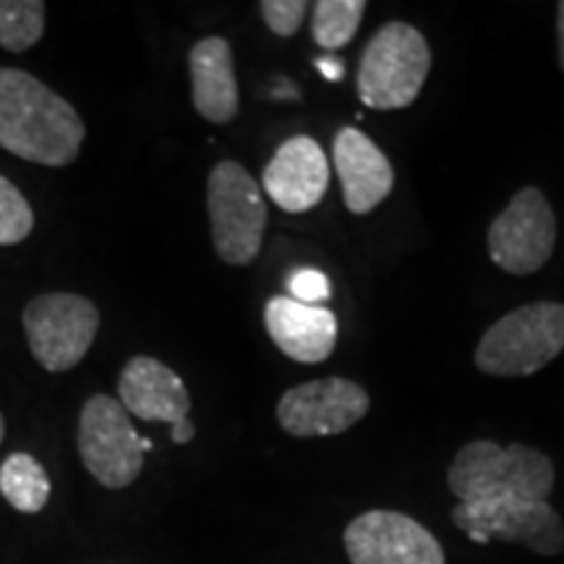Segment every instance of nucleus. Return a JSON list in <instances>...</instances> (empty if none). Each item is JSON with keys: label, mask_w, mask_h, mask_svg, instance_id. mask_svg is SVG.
Here are the masks:
<instances>
[{"label": "nucleus", "mask_w": 564, "mask_h": 564, "mask_svg": "<svg viewBox=\"0 0 564 564\" xmlns=\"http://www.w3.org/2000/svg\"><path fill=\"white\" fill-rule=\"evenodd\" d=\"M0 494L13 510L37 514L51 502V478L30 453H13L0 465Z\"/></svg>", "instance_id": "17"}, {"label": "nucleus", "mask_w": 564, "mask_h": 564, "mask_svg": "<svg viewBox=\"0 0 564 564\" xmlns=\"http://www.w3.org/2000/svg\"><path fill=\"white\" fill-rule=\"evenodd\" d=\"M316 68H319V74L327 76L329 82H340L345 76V63L340 58H335V55H327V58L316 61Z\"/></svg>", "instance_id": "23"}, {"label": "nucleus", "mask_w": 564, "mask_h": 564, "mask_svg": "<svg viewBox=\"0 0 564 564\" xmlns=\"http://www.w3.org/2000/svg\"><path fill=\"white\" fill-rule=\"evenodd\" d=\"M118 394L126 413L141 421L178 423L188 419L192 394L171 366L152 356H133L118 379Z\"/></svg>", "instance_id": "14"}, {"label": "nucleus", "mask_w": 564, "mask_h": 564, "mask_svg": "<svg viewBox=\"0 0 564 564\" xmlns=\"http://www.w3.org/2000/svg\"><path fill=\"white\" fill-rule=\"evenodd\" d=\"M564 350V306L535 301L494 322L476 345L478 371L491 377H531Z\"/></svg>", "instance_id": "3"}, {"label": "nucleus", "mask_w": 564, "mask_h": 564, "mask_svg": "<svg viewBox=\"0 0 564 564\" xmlns=\"http://www.w3.org/2000/svg\"><path fill=\"white\" fill-rule=\"evenodd\" d=\"M87 137L74 105L21 68H0V147L26 162L66 167Z\"/></svg>", "instance_id": "1"}, {"label": "nucleus", "mask_w": 564, "mask_h": 564, "mask_svg": "<svg viewBox=\"0 0 564 564\" xmlns=\"http://www.w3.org/2000/svg\"><path fill=\"white\" fill-rule=\"evenodd\" d=\"M262 188L282 212L314 209L329 188V162L312 137L282 141L262 173Z\"/></svg>", "instance_id": "12"}, {"label": "nucleus", "mask_w": 564, "mask_h": 564, "mask_svg": "<svg viewBox=\"0 0 564 564\" xmlns=\"http://www.w3.org/2000/svg\"><path fill=\"white\" fill-rule=\"evenodd\" d=\"M288 291H291V299L299 303H306V306H319V303L329 301V280L327 274L319 270H299L291 274V282H288Z\"/></svg>", "instance_id": "22"}, {"label": "nucleus", "mask_w": 564, "mask_h": 564, "mask_svg": "<svg viewBox=\"0 0 564 564\" xmlns=\"http://www.w3.org/2000/svg\"><path fill=\"white\" fill-rule=\"evenodd\" d=\"M79 455L84 468L105 489H126L144 468L152 442L139 436L131 415L110 394H91L79 415Z\"/></svg>", "instance_id": "6"}, {"label": "nucleus", "mask_w": 564, "mask_h": 564, "mask_svg": "<svg viewBox=\"0 0 564 564\" xmlns=\"http://www.w3.org/2000/svg\"><path fill=\"white\" fill-rule=\"evenodd\" d=\"M335 171L343 199L352 215H369L394 188V171L387 154L358 129H340L333 144Z\"/></svg>", "instance_id": "13"}, {"label": "nucleus", "mask_w": 564, "mask_h": 564, "mask_svg": "<svg viewBox=\"0 0 564 564\" xmlns=\"http://www.w3.org/2000/svg\"><path fill=\"white\" fill-rule=\"evenodd\" d=\"M453 523L474 544H489L497 539L505 544L528 546L541 556H556L564 549V523L549 502L520 497L474 499L455 507Z\"/></svg>", "instance_id": "8"}, {"label": "nucleus", "mask_w": 564, "mask_h": 564, "mask_svg": "<svg viewBox=\"0 0 564 564\" xmlns=\"http://www.w3.org/2000/svg\"><path fill=\"white\" fill-rule=\"evenodd\" d=\"M554 463L525 444H502L491 440L468 442L457 449L447 470L449 489L460 502L489 497H520L549 502L554 489Z\"/></svg>", "instance_id": "2"}, {"label": "nucleus", "mask_w": 564, "mask_h": 564, "mask_svg": "<svg viewBox=\"0 0 564 564\" xmlns=\"http://www.w3.org/2000/svg\"><path fill=\"white\" fill-rule=\"evenodd\" d=\"M343 544L352 564H444L440 541L411 514L392 510L358 514Z\"/></svg>", "instance_id": "11"}, {"label": "nucleus", "mask_w": 564, "mask_h": 564, "mask_svg": "<svg viewBox=\"0 0 564 564\" xmlns=\"http://www.w3.org/2000/svg\"><path fill=\"white\" fill-rule=\"evenodd\" d=\"M556 40H560V68L564 74V0L556 3Z\"/></svg>", "instance_id": "25"}, {"label": "nucleus", "mask_w": 564, "mask_h": 564, "mask_svg": "<svg viewBox=\"0 0 564 564\" xmlns=\"http://www.w3.org/2000/svg\"><path fill=\"white\" fill-rule=\"evenodd\" d=\"M264 24L270 26V32L278 37H293L301 30L303 19L312 11V6L306 0H262L259 3Z\"/></svg>", "instance_id": "21"}, {"label": "nucleus", "mask_w": 564, "mask_h": 564, "mask_svg": "<svg viewBox=\"0 0 564 564\" xmlns=\"http://www.w3.org/2000/svg\"><path fill=\"white\" fill-rule=\"evenodd\" d=\"M194 434H196V429H194V423L188 421V419H183V421H178V423H173V432H171V436H173V442L175 444H188L194 440Z\"/></svg>", "instance_id": "24"}, {"label": "nucleus", "mask_w": 564, "mask_h": 564, "mask_svg": "<svg viewBox=\"0 0 564 564\" xmlns=\"http://www.w3.org/2000/svg\"><path fill=\"white\" fill-rule=\"evenodd\" d=\"M207 212L217 257L230 267L257 262L267 230V202L243 165L223 160L207 178Z\"/></svg>", "instance_id": "5"}, {"label": "nucleus", "mask_w": 564, "mask_h": 564, "mask_svg": "<svg viewBox=\"0 0 564 564\" xmlns=\"http://www.w3.org/2000/svg\"><path fill=\"white\" fill-rule=\"evenodd\" d=\"M192 102L204 121L225 126L238 116V82L232 47L225 37H204L188 53Z\"/></svg>", "instance_id": "16"}, {"label": "nucleus", "mask_w": 564, "mask_h": 564, "mask_svg": "<svg viewBox=\"0 0 564 564\" xmlns=\"http://www.w3.org/2000/svg\"><path fill=\"white\" fill-rule=\"evenodd\" d=\"M3 436H6V421L3 415H0V442H3Z\"/></svg>", "instance_id": "26"}, {"label": "nucleus", "mask_w": 564, "mask_h": 564, "mask_svg": "<svg viewBox=\"0 0 564 564\" xmlns=\"http://www.w3.org/2000/svg\"><path fill=\"white\" fill-rule=\"evenodd\" d=\"M364 0H319L312 6V37L322 51H340L361 26Z\"/></svg>", "instance_id": "18"}, {"label": "nucleus", "mask_w": 564, "mask_h": 564, "mask_svg": "<svg viewBox=\"0 0 564 564\" xmlns=\"http://www.w3.org/2000/svg\"><path fill=\"white\" fill-rule=\"evenodd\" d=\"M45 3L42 0H0V47L24 53L45 34Z\"/></svg>", "instance_id": "19"}, {"label": "nucleus", "mask_w": 564, "mask_h": 564, "mask_svg": "<svg viewBox=\"0 0 564 564\" xmlns=\"http://www.w3.org/2000/svg\"><path fill=\"white\" fill-rule=\"evenodd\" d=\"M432 70V51L423 32L390 21L366 45L358 63V95L371 110H403L415 102Z\"/></svg>", "instance_id": "4"}, {"label": "nucleus", "mask_w": 564, "mask_h": 564, "mask_svg": "<svg viewBox=\"0 0 564 564\" xmlns=\"http://www.w3.org/2000/svg\"><path fill=\"white\" fill-rule=\"evenodd\" d=\"M34 230V212L24 194L0 175V246H17Z\"/></svg>", "instance_id": "20"}, {"label": "nucleus", "mask_w": 564, "mask_h": 564, "mask_svg": "<svg viewBox=\"0 0 564 564\" xmlns=\"http://www.w3.org/2000/svg\"><path fill=\"white\" fill-rule=\"evenodd\" d=\"M264 327L288 358L308 366L327 361L337 343V316L327 306H306L288 295L267 303Z\"/></svg>", "instance_id": "15"}, {"label": "nucleus", "mask_w": 564, "mask_h": 564, "mask_svg": "<svg viewBox=\"0 0 564 564\" xmlns=\"http://www.w3.org/2000/svg\"><path fill=\"white\" fill-rule=\"evenodd\" d=\"M24 333L34 361L45 371L63 373L89 352L100 333V312L84 295L42 293L26 303Z\"/></svg>", "instance_id": "7"}, {"label": "nucleus", "mask_w": 564, "mask_h": 564, "mask_svg": "<svg viewBox=\"0 0 564 564\" xmlns=\"http://www.w3.org/2000/svg\"><path fill=\"white\" fill-rule=\"evenodd\" d=\"M486 246L491 262L502 272L518 278L539 272L556 246V217L546 194L535 186L520 188L494 217Z\"/></svg>", "instance_id": "9"}, {"label": "nucleus", "mask_w": 564, "mask_h": 564, "mask_svg": "<svg viewBox=\"0 0 564 564\" xmlns=\"http://www.w3.org/2000/svg\"><path fill=\"white\" fill-rule=\"evenodd\" d=\"M371 400L361 384L343 377H324L291 387L278 403V423L285 434L308 436L343 434L366 419Z\"/></svg>", "instance_id": "10"}]
</instances>
